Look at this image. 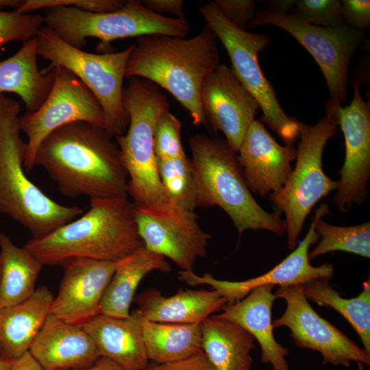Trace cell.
<instances>
[{
	"label": "cell",
	"instance_id": "cell-1",
	"mask_svg": "<svg viewBox=\"0 0 370 370\" xmlns=\"http://www.w3.org/2000/svg\"><path fill=\"white\" fill-rule=\"evenodd\" d=\"M34 163L64 196L92 200L127 195L121 150L101 127L78 121L56 129L40 143Z\"/></svg>",
	"mask_w": 370,
	"mask_h": 370
},
{
	"label": "cell",
	"instance_id": "cell-2",
	"mask_svg": "<svg viewBox=\"0 0 370 370\" xmlns=\"http://www.w3.org/2000/svg\"><path fill=\"white\" fill-rule=\"evenodd\" d=\"M217 40L207 26L190 38L163 34L138 37L125 77L145 79L164 88L188 112L195 125L208 127L200 94L204 79L219 64Z\"/></svg>",
	"mask_w": 370,
	"mask_h": 370
},
{
	"label": "cell",
	"instance_id": "cell-3",
	"mask_svg": "<svg viewBox=\"0 0 370 370\" xmlns=\"http://www.w3.org/2000/svg\"><path fill=\"white\" fill-rule=\"evenodd\" d=\"M127 195L90 200L89 210L24 247L43 265L71 258L117 262L144 246Z\"/></svg>",
	"mask_w": 370,
	"mask_h": 370
},
{
	"label": "cell",
	"instance_id": "cell-4",
	"mask_svg": "<svg viewBox=\"0 0 370 370\" xmlns=\"http://www.w3.org/2000/svg\"><path fill=\"white\" fill-rule=\"evenodd\" d=\"M188 143L197 208L220 207L240 236L249 230L284 235L286 225L282 214L268 212L258 204L246 184L237 153L225 140L196 134Z\"/></svg>",
	"mask_w": 370,
	"mask_h": 370
},
{
	"label": "cell",
	"instance_id": "cell-5",
	"mask_svg": "<svg viewBox=\"0 0 370 370\" xmlns=\"http://www.w3.org/2000/svg\"><path fill=\"white\" fill-rule=\"evenodd\" d=\"M20 112L19 102L0 95V213L38 238L79 217L83 210L56 202L27 177Z\"/></svg>",
	"mask_w": 370,
	"mask_h": 370
},
{
	"label": "cell",
	"instance_id": "cell-6",
	"mask_svg": "<svg viewBox=\"0 0 370 370\" xmlns=\"http://www.w3.org/2000/svg\"><path fill=\"white\" fill-rule=\"evenodd\" d=\"M123 103L130 121L126 134L116 138L127 172V195L136 207L171 208L159 178L153 143L156 122L169 111L168 100L154 83L132 77L123 88Z\"/></svg>",
	"mask_w": 370,
	"mask_h": 370
},
{
	"label": "cell",
	"instance_id": "cell-7",
	"mask_svg": "<svg viewBox=\"0 0 370 370\" xmlns=\"http://www.w3.org/2000/svg\"><path fill=\"white\" fill-rule=\"evenodd\" d=\"M339 103L328 101L325 114L314 125L299 122V142L296 164L284 187L269 195L277 211L285 215L287 246L293 250L306 218L323 197L338 188V181L327 176L322 158L327 141L338 132Z\"/></svg>",
	"mask_w": 370,
	"mask_h": 370
},
{
	"label": "cell",
	"instance_id": "cell-8",
	"mask_svg": "<svg viewBox=\"0 0 370 370\" xmlns=\"http://www.w3.org/2000/svg\"><path fill=\"white\" fill-rule=\"evenodd\" d=\"M43 18L45 26L75 48L82 49L88 38L99 39L98 53L112 52L110 43L118 39L151 34L185 38L189 29L186 18L156 14L138 0L126 1L119 10L107 13L54 7L45 10Z\"/></svg>",
	"mask_w": 370,
	"mask_h": 370
},
{
	"label": "cell",
	"instance_id": "cell-9",
	"mask_svg": "<svg viewBox=\"0 0 370 370\" xmlns=\"http://www.w3.org/2000/svg\"><path fill=\"white\" fill-rule=\"evenodd\" d=\"M35 38L37 54L49 62L48 68L66 69L93 93L104 113V130L112 137L123 134L130 121L123 103V80L134 45L121 51L90 53L67 44L45 25Z\"/></svg>",
	"mask_w": 370,
	"mask_h": 370
},
{
	"label": "cell",
	"instance_id": "cell-10",
	"mask_svg": "<svg viewBox=\"0 0 370 370\" xmlns=\"http://www.w3.org/2000/svg\"><path fill=\"white\" fill-rule=\"evenodd\" d=\"M208 27L224 46L232 69L258 102L262 121L285 145H293L299 136V122L282 108L275 92L265 77L258 61V54L271 42L269 35L240 29L228 21L213 2L199 8Z\"/></svg>",
	"mask_w": 370,
	"mask_h": 370
},
{
	"label": "cell",
	"instance_id": "cell-11",
	"mask_svg": "<svg viewBox=\"0 0 370 370\" xmlns=\"http://www.w3.org/2000/svg\"><path fill=\"white\" fill-rule=\"evenodd\" d=\"M273 25L282 29L312 55L325 77L330 101L341 104L347 99L348 71L352 58L363 42L365 32L345 24L323 27L309 24L295 14L258 10L247 25Z\"/></svg>",
	"mask_w": 370,
	"mask_h": 370
},
{
	"label": "cell",
	"instance_id": "cell-12",
	"mask_svg": "<svg viewBox=\"0 0 370 370\" xmlns=\"http://www.w3.org/2000/svg\"><path fill=\"white\" fill-rule=\"evenodd\" d=\"M45 69L53 73V83L46 99L35 112H26L19 116L21 132L27 138L23 160L26 172L35 167V156L40 143L56 129L78 121L103 129L105 125L99 101L78 77L60 66Z\"/></svg>",
	"mask_w": 370,
	"mask_h": 370
},
{
	"label": "cell",
	"instance_id": "cell-13",
	"mask_svg": "<svg viewBox=\"0 0 370 370\" xmlns=\"http://www.w3.org/2000/svg\"><path fill=\"white\" fill-rule=\"evenodd\" d=\"M274 295L284 299L286 307L273 322V328H287L295 346L319 352L324 365L347 368L352 361L370 365V354L314 310L302 284L281 286Z\"/></svg>",
	"mask_w": 370,
	"mask_h": 370
},
{
	"label": "cell",
	"instance_id": "cell-14",
	"mask_svg": "<svg viewBox=\"0 0 370 370\" xmlns=\"http://www.w3.org/2000/svg\"><path fill=\"white\" fill-rule=\"evenodd\" d=\"M135 219L144 246L171 259L181 271L193 272L197 260L206 256L211 235L201 228L195 212L136 206Z\"/></svg>",
	"mask_w": 370,
	"mask_h": 370
},
{
	"label": "cell",
	"instance_id": "cell-15",
	"mask_svg": "<svg viewBox=\"0 0 370 370\" xmlns=\"http://www.w3.org/2000/svg\"><path fill=\"white\" fill-rule=\"evenodd\" d=\"M330 214L327 204L321 203L315 210L309 230L301 243L283 260L269 271L253 278L243 281H227L214 278L210 273L203 276L193 272L180 271L179 280L194 286L208 284L219 292L227 301V304H233L244 298L252 289L262 285H278L288 286L305 284L317 279L331 280L334 273V266L324 263L318 267L310 264L308 259L309 248L316 244L320 236L315 231V224L319 218Z\"/></svg>",
	"mask_w": 370,
	"mask_h": 370
},
{
	"label": "cell",
	"instance_id": "cell-16",
	"mask_svg": "<svg viewBox=\"0 0 370 370\" xmlns=\"http://www.w3.org/2000/svg\"><path fill=\"white\" fill-rule=\"evenodd\" d=\"M352 84L351 103L336 109L345 138V156L332 201L342 212H347L353 204L360 205L367 199L370 177V102L362 99L356 81L352 79Z\"/></svg>",
	"mask_w": 370,
	"mask_h": 370
},
{
	"label": "cell",
	"instance_id": "cell-17",
	"mask_svg": "<svg viewBox=\"0 0 370 370\" xmlns=\"http://www.w3.org/2000/svg\"><path fill=\"white\" fill-rule=\"evenodd\" d=\"M201 105L208 126L221 132L238 153L243 137L260 106L232 67L219 64L204 79Z\"/></svg>",
	"mask_w": 370,
	"mask_h": 370
},
{
	"label": "cell",
	"instance_id": "cell-18",
	"mask_svg": "<svg viewBox=\"0 0 370 370\" xmlns=\"http://www.w3.org/2000/svg\"><path fill=\"white\" fill-rule=\"evenodd\" d=\"M115 265V262L88 258L63 262L64 275L50 314L79 327L100 314L101 301Z\"/></svg>",
	"mask_w": 370,
	"mask_h": 370
},
{
	"label": "cell",
	"instance_id": "cell-19",
	"mask_svg": "<svg viewBox=\"0 0 370 370\" xmlns=\"http://www.w3.org/2000/svg\"><path fill=\"white\" fill-rule=\"evenodd\" d=\"M237 153L248 188L263 197L280 190L286 184L297 150L293 145H279L262 122L255 119Z\"/></svg>",
	"mask_w": 370,
	"mask_h": 370
},
{
	"label": "cell",
	"instance_id": "cell-20",
	"mask_svg": "<svg viewBox=\"0 0 370 370\" xmlns=\"http://www.w3.org/2000/svg\"><path fill=\"white\" fill-rule=\"evenodd\" d=\"M29 352L44 370L88 367L101 357L95 343L82 328L49 314Z\"/></svg>",
	"mask_w": 370,
	"mask_h": 370
},
{
	"label": "cell",
	"instance_id": "cell-21",
	"mask_svg": "<svg viewBox=\"0 0 370 370\" xmlns=\"http://www.w3.org/2000/svg\"><path fill=\"white\" fill-rule=\"evenodd\" d=\"M272 285L252 289L244 298L222 308L214 317L235 323L247 330L261 347V362L273 370H290L286 359L288 349L279 343L273 333L271 311L276 299Z\"/></svg>",
	"mask_w": 370,
	"mask_h": 370
},
{
	"label": "cell",
	"instance_id": "cell-22",
	"mask_svg": "<svg viewBox=\"0 0 370 370\" xmlns=\"http://www.w3.org/2000/svg\"><path fill=\"white\" fill-rule=\"evenodd\" d=\"M141 321L136 309L127 318L99 314L82 328L92 339L101 357L124 370H145L150 361L144 345Z\"/></svg>",
	"mask_w": 370,
	"mask_h": 370
},
{
	"label": "cell",
	"instance_id": "cell-23",
	"mask_svg": "<svg viewBox=\"0 0 370 370\" xmlns=\"http://www.w3.org/2000/svg\"><path fill=\"white\" fill-rule=\"evenodd\" d=\"M138 311L147 320L171 323L201 324L227 304V301L214 289H179L166 297L157 288L145 290L134 299Z\"/></svg>",
	"mask_w": 370,
	"mask_h": 370
},
{
	"label": "cell",
	"instance_id": "cell-24",
	"mask_svg": "<svg viewBox=\"0 0 370 370\" xmlns=\"http://www.w3.org/2000/svg\"><path fill=\"white\" fill-rule=\"evenodd\" d=\"M54 296L45 286L27 300L0 309V357L15 360L29 352L50 314Z\"/></svg>",
	"mask_w": 370,
	"mask_h": 370
},
{
	"label": "cell",
	"instance_id": "cell-25",
	"mask_svg": "<svg viewBox=\"0 0 370 370\" xmlns=\"http://www.w3.org/2000/svg\"><path fill=\"white\" fill-rule=\"evenodd\" d=\"M36 38L23 42L14 55L0 61V95L14 93L21 98L27 112L38 110L53 83L52 70L40 71Z\"/></svg>",
	"mask_w": 370,
	"mask_h": 370
},
{
	"label": "cell",
	"instance_id": "cell-26",
	"mask_svg": "<svg viewBox=\"0 0 370 370\" xmlns=\"http://www.w3.org/2000/svg\"><path fill=\"white\" fill-rule=\"evenodd\" d=\"M153 271L169 273L171 265L166 258L145 246L116 262L114 273L101 301L100 314L128 317L138 286Z\"/></svg>",
	"mask_w": 370,
	"mask_h": 370
},
{
	"label": "cell",
	"instance_id": "cell-27",
	"mask_svg": "<svg viewBox=\"0 0 370 370\" xmlns=\"http://www.w3.org/2000/svg\"><path fill=\"white\" fill-rule=\"evenodd\" d=\"M202 350L216 370H251L255 338L239 325L210 316L201 323Z\"/></svg>",
	"mask_w": 370,
	"mask_h": 370
},
{
	"label": "cell",
	"instance_id": "cell-28",
	"mask_svg": "<svg viewBox=\"0 0 370 370\" xmlns=\"http://www.w3.org/2000/svg\"><path fill=\"white\" fill-rule=\"evenodd\" d=\"M0 254L1 309L20 304L34 294L44 265L24 247L16 245L4 233H0Z\"/></svg>",
	"mask_w": 370,
	"mask_h": 370
},
{
	"label": "cell",
	"instance_id": "cell-29",
	"mask_svg": "<svg viewBox=\"0 0 370 370\" xmlns=\"http://www.w3.org/2000/svg\"><path fill=\"white\" fill-rule=\"evenodd\" d=\"M141 326L150 362L162 365L203 352L201 324L160 323L142 317Z\"/></svg>",
	"mask_w": 370,
	"mask_h": 370
},
{
	"label": "cell",
	"instance_id": "cell-30",
	"mask_svg": "<svg viewBox=\"0 0 370 370\" xmlns=\"http://www.w3.org/2000/svg\"><path fill=\"white\" fill-rule=\"evenodd\" d=\"M330 280L320 278L303 285L306 298L340 313L359 336L365 351L370 354L369 280L362 283V290L358 296L349 299L341 297L330 284Z\"/></svg>",
	"mask_w": 370,
	"mask_h": 370
},
{
	"label": "cell",
	"instance_id": "cell-31",
	"mask_svg": "<svg viewBox=\"0 0 370 370\" xmlns=\"http://www.w3.org/2000/svg\"><path fill=\"white\" fill-rule=\"evenodd\" d=\"M157 169L164 193L176 209L195 212L197 208L196 184L191 160L157 158Z\"/></svg>",
	"mask_w": 370,
	"mask_h": 370
},
{
	"label": "cell",
	"instance_id": "cell-32",
	"mask_svg": "<svg viewBox=\"0 0 370 370\" xmlns=\"http://www.w3.org/2000/svg\"><path fill=\"white\" fill-rule=\"evenodd\" d=\"M315 231L320 236L317 245L308 252L311 260L332 251H345L370 258V222L352 226H337L319 218Z\"/></svg>",
	"mask_w": 370,
	"mask_h": 370
},
{
	"label": "cell",
	"instance_id": "cell-33",
	"mask_svg": "<svg viewBox=\"0 0 370 370\" xmlns=\"http://www.w3.org/2000/svg\"><path fill=\"white\" fill-rule=\"evenodd\" d=\"M43 26L44 18L40 14L0 10V53L3 46L10 42H25L35 38Z\"/></svg>",
	"mask_w": 370,
	"mask_h": 370
},
{
	"label": "cell",
	"instance_id": "cell-34",
	"mask_svg": "<svg viewBox=\"0 0 370 370\" xmlns=\"http://www.w3.org/2000/svg\"><path fill=\"white\" fill-rule=\"evenodd\" d=\"M182 123L166 111L158 118L154 130L153 143L157 158H180L186 156L181 140Z\"/></svg>",
	"mask_w": 370,
	"mask_h": 370
},
{
	"label": "cell",
	"instance_id": "cell-35",
	"mask_svg": "<svg viewBox=\"0 0 370 370\" xmlns=\"http://www.w3.org/2000/svg\"><path fill=\"white\" fill-rule=\"evenodd\" d=\"M293 13L315 26L330 27L344 24L339 0H296Z\"/></svg>",
	"mask_w": 370,
	"mask_h": 370
},
{
	"label": "cell",
	"instance_id": "cell-36",
	"mask_svg": "<svg viewBox=\"0 0 370 370\" xmlns=\"http://www.w3.org/2000/svg\"><path fill=\"white\" fill-rule=\"evenodd\" d=\"M125 2L123 0H26L15 11L27 14L40 9L64 6L92 13H107L119 10Z\"/></svg>",
	"mask_w": 370,
	"mask_h": 370
},
{
	"label": "cell",
	"instance_id": "cell-37",
	"mask_svg": "<svg viewBox=\"0 0 370 370\" xmlns=\"http://www.w3.org/2000/svg\"><path fill=\"white\" fill-rule=\"evenodd\" d=\"M213 3L228 21L242 30H245L258 10V3L254 0H216Z\"/></svg>",
	"mask_w": 370,
	"mask_h": 370
},
{
	"label": "cell",
	"instance_id": "cell-38",
	"mask_svg": "<svg viewBox=\"0 0 370 370\" xmlns=\"http://www.w3.org/2000/svg\"><path fill=\"white\" fill-rule=\"evenodd\" d=\"M341 3L344 24L358 30L369 27V0H343Z\"/></svg>",
	"mask_w": 370,
	"mask_h": 370
},
{
	"label": "cell",
	"instance_id": "cell-39",
	"mask_svg": "<svg viewBox=\"0 0 370 370\" xmlns=\"http://www.w3.org/2000/svg\"><path fill=\"white\" fill-rule=\"evenodd\" d=\"M155 370H216V369L203 352L177 361L156 365Z\"/></svg>",
	"mask_w": 370,
	"mask_h": 370
},
{
	"label": "cell",
	"instance_id": "cell-40",
	"mask_svg": "<svg viewBox=\"0 0 370 370\" xmlns=\"http://www.w3.org/2000/svg\"><path fill=\"white\" fill-rule=\"evenodd\" d=\"M140 1L147 10L156 14L164 16V13H167L175 15L176 18H184L182 0H143Z\"/></svg>",
	"mask_w": 370,
	"mask_h": 370
},
{
	"label": "cell",
	"instance_id": "cell-41",
	"mask_svg": "<svg viewBox=\"0 0 370 370\" xmlns=\"http://www.w3.org/2000/svg\"><path fill=\"white\" fill-rule=\"evenodd\" d=\"M10 370H44L39 363L27 352L15 360Z\"/></svg>",
	"mask_w": 370,
	"mask_h": 370
},
{
	"label": "cell",
	"instance_id": "cell-42",
	"mask_svg": "<svg viewBox=\"0 0 370 370\" xmlns=\"http://www.w3.org/2000/svg\"><path fill=\"white\" fill-rule=\"evenodd\" d=\"M295 2V0L271 1L268 6L264 10L277 14H287L288 10L293 8Z\"/></svg>",
	"mask_w": 370,
	"mask_h": 370
},
{
	"label": "cell",
	"instance_id": "cell-43",
	"mask_svg": "<svg viewBox=\"0 0 370 370\" xmlns=\"http://www.w3.org/2000/svg\"><path fill=\"white\" fill-rule=\"evenodd\" d=\"M67 370H124L122 368H121L119 365H117L116 363L112 362V360L104 358V357H100L95 364L92 365L84 367V368H79V369H67Z\"/></svg>",
	"mask_w": 370,
	"mask_h": 370
},
{
	"label": "cell",
	"instance_id": "cell-44",
	"mask_svg": "<svg viewBox=\"0 0 370 370\" xmlns=\"http://www.w3.org/2000/svg\"><path fill=\"white\" fill-rule=\"evenodd\" d=\"M21 0H0V10L3 8L11 7L15 10L18 8L23 3Z\"/></svg>",
	"mask_w": 370,
	"mask_h": 370
},
{
	"label": "cell",
	"instance_id": "cell-45",
	"mask_svg": "<svg viewBox=\"0 0 370 370\" xmlns=\"http://www.w3.org/2000/svg\"><path fill=\"white\" fill-rule=\"evenodd\" d=\"M14 360L0 357V370H10Z\"/></svg>",
	"mask_w": 370,
	"mask_h": 370
},
{
	"label": "cell",
	"instance_id": "cell-46",
	"mask_svg": "<svg viewBox=\"0 0 370 370\" xmlns=\"http://www.w3.org/2000/svg\"><path fill=\"white\" fill-rule=\"evenodd\" d=\"M156 365H158V364H156L155 362H150L149 365L145 370H155Z\"/></svg>",
	"mask_w": 370,
	"mask_h": 370
},
{
	"label": "cell",
	"instance_id": "cell-47",
	"mask_svg": "<svg viewBox=\"0 0 370 370\" xmlns=\"http://www.w3.org/2000/svg\"><path fill=\"white\" fill-rule=\"evenodd\" d=\"M358 370H364V364L361 362H357Z\"/></svg>",
	"mask_w": 370,
	"mask_h": 370
},
{
	"label": "cell",
	"instance_id": "cell-48",
	"mask_svg": "<svg viewBox=\"0 0 370 370\" xmlns=\"http://www.w3.org/2000/svg\"><path fill=\"white\" fill-rule=\"evenodd\" d=\"M1 257L0 254V275H1Z\"/></svg>",
	"mask_w": 370,
	"mask_h": 370
},
{
	"label": "cell",
	"instance_id": "cell-49",
	"mask_svg": "<svg viewBox=\"0 0 370 370\" xmlns=\"http://www.w3.org/2000/svg\"><path fill=\"white\" fill-rule=\"evenodd\" d=\"M271 370H273V369H271Z\"/></svg>",
	"mask_w": 370,
	"mask_h": 370
}]
</instances>
